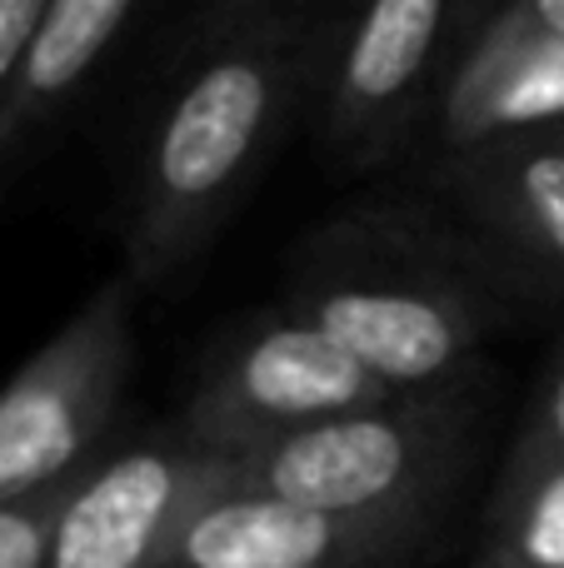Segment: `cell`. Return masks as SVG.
<instances>
[{
	"label": "cell",
	"instance_id": "14",
	"mask_svg": "<svg viewBox=\"0 0 564 568\" xmlns=\"http://www.w3.org/2000/svg\"><path fill=\"white\" fill-rule=\"evenodd\" d=\"M290 6H300V0H200L185 36H180V50L190 55V50L210 45V40H220V36H235V30L255 26V20L275 16V10H290Z\"/></svg>",
	"mask_w": 564,
	"mask_h": 568
},
{
	"label": "cell",
	"instance_id": "2",
	"mask_svg": "<svg viewBox=\"0 0 564 568\" xmlns=\"http://www.w3.org/2000/svg\"><path fill=\"white\" fill-rule=\"evenodd\" d=\"M285 304L390 394L465 389L475 354L505 320V300L465 250L420 220L380 210L320 230Z\"/></svg>",
	"mask_w": 564,
	"mask_h": 568
},
{
	"label": "cell",
	"instance_id": "11",
	"mask_svg": "<svg viewBox=\"0 0 564 568\" xmlns=\"http://www.w3.org/2000/svg\"><path fill=\"white\" fill-rule=\"evenodd\" d=\"M145 0H50L20 75L0 105V185L40 160L75 105L105 75L110 55L135 30Z\"/></svg>",
	"mask_w": 564,
	"mask_h": 568
},
{
	"label": "cell",
	"instance_id": "15",
	"mask_svg": "<svg viewBox=\"0 0 564 568\" xmlns=\"http://www.w3.org/2000/svg\"><path fill=\"white\" fill-rule=\"evenodd\" d=\"M545 459H564V364L545 384L535 414L525 419L515 449H510V464H545Z\"/></svg>",
	"mask_w": 564,
	"mask_h": 568
},
{
	"label": "cell",
	"instance_id": "12",
	"mask_svg": "<svg viewBox=\"0 0 564 568\" xmlns=\"http://www.w3.org/2000/svg\"><path fill=\"white\" fill-rule=\"evenodd\" d=\"M480 568H564V459L505 464Z\"/></svg>",
	"mask_w": 564,
	"mask_h": 568
},
{
	"label": "cell",
	"instance_id": "13",
	"mask_svg": "<svg viewBox=\"0 0 564 568\" xmlns=\"http://www.w3.org/2000/svg\"><path fill=\"white\" fill-rule=\"evenodd\" d=\"M70 484H75V479H70ZM70 484L40 494V499L6 504V509H0V568H46L50 534H56L60 504H66Z\"/></svg>",
	"mask_w": 564,
	"mask_h": 568
},
{
	"label": "cell",
	"instance_id": "7",
	"mask_svg": "<svg viewBox=\"0 0 564 568\" xmlns=\"http://www.w3.org/2000/svg\"><path fill=\"white\" fill-rule=\"evenodd\" d=\"M230 479L235 464L180 439L175 424L105 449L70 484L46 568H165Z\"/></svg>",
	"mask_w": 564,
	"mask_h": 568
},
{
	"label": "cell",
	"instance_id": "9",
	"mask_svg": "<svg viewBox=\"0 0 564 568\" xmlns=\"http://www.w3.org/2000/svg\"><path fill=\"white\" fill-rule=\"evenodd\" d=\"M440 185L490 245L564 290V125L445 150Z\"/></svg>",
	"mask_w": 564,
	"mask_h": 568
},
{
	"label": "cell",
	"instance_id": "5",
	"mask_svg": "<svg viewBox=\"0 0 564 568\" xmlns=\"http://www.w3.org/2000/svg\"><path fill=\"white\" fill-rule=\"evenodd\" d=\"M395 394L325 329L290 304L245 320L200 369L175 414V434L220 459H245L340 414L385 404Z\"/></svg>",
	"mask_w": 564,
	"mask_h": 568
},
{
	"label": "cell",
	"instance_id": "6",
	"mask_svg": "<svg viewBox=\"0 0 564 568\" xmlns=\"http://www.w3.org/2000/svg\"><path fill=\"white\" fill-rule=\"evenodd\" d=\"M470 40V0H365L325 75V145L345 165L385 160L445 95Z\"/></svg>",
	"mask_w": 564,
	"mask_h": 568
},
{
	"label": "cell",
	"instance_id": "1",
	"mask_svg": "<svg viewBox=\"0 0 564 568\" xmlns=\"http://www.w3.org/2000/svg\"><path fill=\"white\" fill-rule=\"evenodd\" d=\"M340 20L290 6L255 26L190 50L165 100L125 210V275L140 294L160 290L205 255L265 160L280 150L295 110L330 75Z\"/></svg>",
	"mask_w": 564,
	"mask_h": 568
},
{
	"label": "cell",
	"instance_id": "8",
	"mask_svg": "<svg viewBox=\"0 0 564 568\" xmlns=\"http://www.w3.org/2000/svg\"><path fill=\"white\" fill-rule=\"evenodd\" d=\"M430 534L435 529L415 524H370L300 509L230 479V489L190 519L165 568H415Z\"/></svg>",
	"mask_w": 564,
	"mask_h": 568
},
{
	"label": "cell",
	"instance_id": "4",
	"mask_svg": "<svg viewBox=\"0 0 564 568\" xmlns=\"http://www.w3.org/2000/svg\"><path fill=\"white\" fill-rule=\"evenodd\" d=\"M140 290L115 270L0 384V509L80 479L105 454L135 369Z\"/></svg>",
	"mask_w": 564,
	"mask_h": 568
},
{
	"label": "cell",
	"instance_id": "17",
	"mask_svg": "<svg viewBox=\"0 0 564 568\" xmlns=\"http://www.w3.org/2000/svg\"><path fill=\"white\" fill-rule=\"evenodd\" d=\"M505 6H515L525 20H535V26L564 36V0H505Z\"/></svg>",
	"mask_w": 564,
	"mask_h": 568
},
{
	"label": "cell",
	"instance_id": "10",
	"mask_svg": "<svg viewBox=\"0 0 564 568\" xmlns=\"http://www.w3.org/2000/svg\"><path fill=\"white\" fill-rule=\"evenodd\" d=\"M540 125H564V36L500 6L445 80L440 145L465 150Z\"/></svg>",
	"mask_w": 564,
	"mask_h": 568
},
{
	"label": "cell",
	"instance_id": "18",
	"mask_svg": "<svg viewBox=\"0 0 564 568\" xmlns=\"http://www.w3.org/2000/svg\"><path fill=\"white\" fill-rule=\"evenodd\" d=\"M500 6H505V0H470V36H475V30L485 26V20L495 16Z\"/></svg>",
	"mask_w": 564,
	"mask_h": 568
},
{
	"label": "cell",
	"instance_id": "3",
	"mask_svg": "<svg viewBox=\"0 0 564 568\" xmlns=\"http://www.w3.org/2000/svg\"><path fill=\"white\" fill-rule=\"evenodd\" d=\"M475 444V394H395L235 459L240 489L370 524L435 529Z\"/></svg>",
	"mask_w": 564,
	"mask_h": 568
},
{
	"label": "cell",
	"instance_id": "16",
	"mask_svg": "<svg viewBox=\"0 0 564 568\" xmlns=\"http://www.w3.org/2000/svg\"><path fill=\"white\" fill-rule=\"evenodd\" d=\"M50 0H0V105H6L10 85H16L20 60H26Z\"/></svg>",
	"mask_w": 564,
	"mask_h": 568
}]
</instances>
